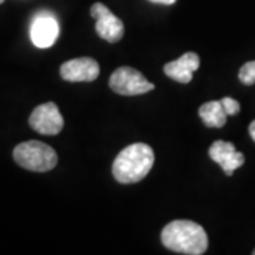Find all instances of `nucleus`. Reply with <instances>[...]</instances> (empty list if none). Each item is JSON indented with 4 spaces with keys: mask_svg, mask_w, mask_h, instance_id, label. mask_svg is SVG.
Returning a JSON list of instances; mask_svg holds the SVG:
<instances>
[{
    "mask_svg": "<svg viewBox=\"0 0 255 255\" xmlns=\"http://www.w3.org/2000/svg\"><path fill=\"white\" fill-rule=\"evenodd\" d=\"M14 162L31 172H50L58 163V156L51 146L38 140L23 142L13 150Z\"/></svg>",
    "mask_w": 255,
    "mask_h": 255,
    "instance_id": "3",
    "label": "nucleus"
},
{
    "mask_svg": "<svg viewBox=\"0 0 255 255\" xmlns=\"http://www.w3.org/2000/svg\"><path fill=\"white\" fill-rule=\"evenodd\" d=\"M210 159L216 163H219L223 169V172L227 176H233L234 170L241 167L246 157L241 152L236 150V146L231 142L226 140H216L209 149Z\"/></svg>",
    "mask_w": 255,
    "mask_h": 255,
    "instance_id": "9",
    "label": "nucleus"
},
{
    "mask_svg": "<svg viewBox=\"0 0 255 255\" xmlns=\"http://www.w3.org/2000/svg\"><path fill=\"white\" fill-rule=\"evenodd\" d=\"M91 16L97 20V23H95L97 34L101 38H104L105 41L118 43L124 37L125 27H124L122 20L117 17L105 4H102V3L92 4Z\"/></svg>",
    "mask_w": 255,
    "mask_h": 255,
    "instance_id": "6",
    "label": "nucleus"
},
{
    "mask_svg": "<svg viewBox=\"0 0 255 255\" xmlns=\"http://www.w3.org/2000/svg\"><path fill=\"white\" fill-rule=\"evenodd\" d=\"M60 75L70 82H92L100 75V64L91 57L74 58L61 65Z\"/></svg>",
    "mask_w": 255,
    "mask_h": 255,
    "instance_id": "7",
    "label": "nucleus"
},
{
    "mask_svg": "<svg viewBox=\"0 0 255 255\" xmlns=\"http://www.w3.org/2000/svg\"><path fill=\"white\" fill-rule=\"evenodd\" d=\"M162 244L167 250L186 255H201L207 251L209 237L200 224L190 220H174L162 230Z\"/></svg>",
    "mask_w": 255,
    "mask_h": 255,
    "instance_id": "1",
    "label": "nucleus"
},
{
    "mask_svg": "<svg viewBox=\"0 0 255 255\" xmlns=\"http://www.w3.org/2000/svg\"><path fill=\"white\" fill-rule=\"evenodd\" d=\"M58 23L50 13L37 14L30 27V38L38 48H48L53 46L58 38Z\"/></svg>",
    "mask_w": 255,
    "mask_h": 255,
    "instance_id": "8",
    "label": "nucleus"
},
{
    "mask_svg": "<svg viewBox=\"0 0 255 255\" xmlns=\"http://www.w3.org/2000/svg\"><path fill=\"white\" fill-rule=\"evenodd\" d=\"M221 104H223L224 110L227 112V115H231V117L237 115L238 112H240V110H241L240 102L234 100V98H230V97L223 98V100H221Z\"/></svg>",
    "mask_w": 255,
    "mask_h": 255,
    "instance_id": "13",
    "label": "nucleus"
},
{
    "mask_svg": "<svg viewBox=\"0 0 255 255\" xmlns=\"http://www.w3.org/2000/svg\"><path fill=\"white\" fill-rule=\"evenodd\" d=\"M110 87L114 92L125 97L143 95L155 90V85L146 80L143 74L132 67H119L110 77Z\"/></svg>",
    "mask_w": 255,
    "mask_h": 255,
    "instance_id": "4",
    "label": "nucleus"
},
{
    "mask_svg": "<svg viewBox=\"0 0 255 255\" xmlns=\"http://www.w3.org/2000/svg\"><path fill=\"white\" fill-rule=\"evenodd\" d=\"M155 163V153L146 143H133L124 147L112 164L117 182L132 184L143 180Z\"/></svg>",
    "mask_w": 255,
    "mask_h": 255,
    "instance_id": "2",
    "label": "nucleus"
},
{
    "mask_svg": "<svg viewBox=\"0 0 255 255\" xmlns=\"http://www.w3.org/2000/svg\"><path fill=\"white\" fill-rule=\"evenodd\" d=\"M28 124L38 133L53 136L63 130L64 119L54 102H46L31 112Z\"/></svg>",
    "mask_w": 255,
    "mask_h": 255,
    "instance_id": "5",
    "label": "nucleus"
},
{
    "mask_svg": "<svg viewBox=\"0 0 255 255\" xmlns=\"http://www.w3.org/2000/svg\"><path fill=\"white\" fill-rule=\"evenodd\" d=\"M3 1H4V0H0V4H1V3H3Z\"/></svg>",
    "mask_w": 255,
    "mask_h": 255,
    "instance_id": "16",
    "label": "nucleus"
},
{
    "mask_svg": "<svg viewBox=\"0 0 255 255\" xmlns=\"http://www.w3.org/2000/svg\"><path fill=\"white\" fill-rule=\"evenodd\" d=\"M149 1H152V3H160V4H174L176 3V0H149Z\"/></svg>",
    "mask_w": 255,
    "mask_h": 255,
    "instance_id": "15",
    "label": "nucleus"
},
{
    "mask_svg": "<svg viewBox=\"0 0 255 255\" xmlns=\"http://www.w3.org/2000/svg\"><path fill=\"white\" fill-rule=\"evenodd\" d=\"M199 117L209 128H223L227 124V112L221 101H209L199 108Z\"/></svg>",
    "mask_w": 255,
    "mask_h": 255,
    "instance_id": "11",
    "label": "nucleus"
},
{
    "mask_svg": "<svg viewBox=\"0 0 255 255\" xmlns=\"http://www.w3.org/2000/svg\"><path fill=\"white\" fill-rule=\"evenodd\" d=\"M253 254H254V255H255V250H254V251H253Z\"/></svg>",
    "mask_w": 255,
    "mask_h": 255,
    "instance_id": "17",
    "label": "nucleus"
},
{
    "mask_svg": "<svg viewBox=\"0 0 255 255\" xmlns=\"http://www.w3.org/2000/svg\"><path fill=\"white\" fill-rule=\"evenodd\" d=\"M238 80L243 82L244 85L255 84V61H248L240 68Z\"/></svg>",
    "mask_w": 255,
    "mask_h": 255,
    "instance_id": "12",
    "label": "nucleus"
},
{
    "mask_svg": "<svg viewBox=\"0 0 255 255\" xmlns=\"http://www.w3.org/2000/svg\"><path fill=\"white\" fill-rule=\"evenodd\" d=\"M248 132H250V136L253 137V140L255 142V121H253L248 127Z\"/></svg>",
    "mask_w": 255,
    "mask_h": 255,
    "instance_id": "14",
    "label": "nucleus"
},
{
    "mask_svg": "<svg viewBox=\"0 0 255 255\" xmlns=\"http://www.w3.org/2000/svg\"><path fill=\"white\" fill-rule=\"evenodd\" d=\"M200 67V58L196 53H186L180 58L164 65V74L180 84H189L193 80V73Z\"/></svg>",
    "mask_w": 255,
    "mask_h": 255,
    "instance_id": "10",
    "label": "nucleus"
}]
</instances>
